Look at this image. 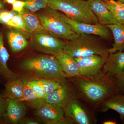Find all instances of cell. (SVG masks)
Wrapping results in <instances>:
<instances>
[{
	"instance_id": "1",
	"label": "cell",
	"mask_w": 124,
	"mask_h": 124,
	"mask_svg": "<svg viewBox=\"0 0 124 124\" xmlns=\"http://www.w3.org/2000/svg\"><path fill=\"white\" fill-rule=\"evenodd\" d=\"M69 78L75 89L78 98L93 109L97 108L108 98L121 92L113 78L102 69L93 76Z\"/></svg>"
},
{
	"instance_id": "2",
	"label": "cell",
	"mask_w": 124,
	"mask_h": 124,
	"mask_svg": "<svg viewBox=\"0 0 124 124\" xmlns=\"http://www.w3.org/2000/svg\"><path fill=\"white\" fill-rule=\"evenodd\" d=\"M23 70L34 79L53 80L62 85L67 82L68 77L62 71L54 55H39L21 62Z\"/></svg>"
},
{
	"instance_id": "3",
	"label": "cell",
	"mask_w": 124,
	"mask_h": 124,
	"mask_svg": "<svg viewBox=\"0 0 124 124\" xmlns=\"http://www.w3.org/2000/svg\"><path fill=\"white\" fill-rule=\"evenodd\" d=\"M100 38L94 35L79 34L73 39L66 41L63 52L75 58L97 54L106 61L109 54L108 48Z\"/></svg>"
},
{
	"instance_id": "4",
	"label": "cell",
	"mask_w": 124,
	"mask_h": 124,
	"mask_svg": "<svg viewBox=\"0 0 124 124\" xmlns=\"http://www.w3.org/2000/svg\"><path fill=\"white\" fill-rule=\"evenodd\" d=\"M48 6L62 12L72 20L85 23H99L88 1L48 0Z\"/></svg>"
},
{
	"instance_id": "5",
	"label": "cell",
	"mask_w": 124,
	"mask_h": 124,
	"mask_svg": "<svg viewBox=\"0 0 124 124\" xmlns=\"http://www.w3.org/2000/svg\"><path fill=\"white\" fill-rule=\"evenodd\" d=\"M35 14L43 28L55 37L69 41L79 35L63 18L58 10L47 6Z\"/></svg>"
},
{
	"instance_id": "6",
	"label": "cell",
	"mask_w": 124,
	"mask_h": 124,
	"mask_svg": "<svg viewBox=\"0 0 124 124\" xmlns=\"http://www.w3.org/2000/svg\"><path fill=\"white\" fill-rule=\"evenodd\" d=\"M66 42L52 35L44 29L37 31L31 36L32 45L37 50L55 55L63 52Z\"/></svg>"
},
{
	"instance_id": "7",
	"label": "cell",
	"mask_w": 124,
	"mask_h": 124,
	"mask_svg": "<svg viewBox=\"0 0 124 124\" xmlns=\"http://www.w3.org/2000/svg\"><path fill=\"white\" fill-rule=\"evenodd\" d=\"M64 110L65 116L73 124H91L96 122L94 117L78 98L72 100Z\"/></svg>"
},
{
	"instance_id": "8",
	"label": "cell",
	"mask_w": 124,
	"mask_h": 124,
	"mask_svg": "<svg viewBox=\"0 0 124 124\" xmlns=\"http://www.w3.org/2000/svg\"><path fill=\"white\" fill-rule=\"evenodd\" d=\"M36 114L40 119L46 124H73L65 116L63 108L46 102L37 110Z\"/></svg>"
},
{
	"instance_id": "9",
	"label": "cell",
	"mask_w": 124,
	"mask_h": 124,
	"mask_svg": "<svg viewBox=\"0 0 124 124\" xmlns=\"http://www.w3.org/2000/svg\"><path fill=\"white\" fill-rule=\"evenodd\" d=\"M78 98L77 93L72 83L64 84L50 93L46 95L45 102L65 109L70 102Z\"/></svg>"
},
{
	"instance_id": "10",
	"label": "cell",
	"mask_w": 124,
	"mask_h": 124,
	"mask_svg": "<svg viewBox=\"0 0 124 124\" xmlns=\"http://www.w3.org/2000/svg\"><path fill=\"white\" fill-rule=\"evenodd\" d=\"M60 13L63 18L70 25L75 32L78 34L84 33L94 35L105 39L111 38V32L106 26L99 23L90 24L76 22L69 18L60 11Z\"/></svg>"
},
{
	"instance_id": "11",
	"label": "cell",
	"mask_w": 124,
	"mask_h": 124,
	"mask_svg": "<svg viewBox=\"0 0 124 124\" xmlns=\"http://www.w3.org/2000/svg\"><path fill=\"white\" fill-rule=\"evenodd\" d=\"M75 58L79 67L80 76H90L98 73L106 61L101 56L97 54Z\"/></svg>"
},
{
	"instance_id": "12",
	"label": "cell",
	"mask_w": 124,
	"mask_h": 124,
	"mask_svg": "<svg viewBox=\"0 0 124 124\" xmlns=\"http://www.w3.org/2000/svg\"><path fill=\"white\" fill-rule=\"evenodd\" d=\"M102 70L113 79L119 75L124 70V52L109 54Z\"/></svg>"
},
{
	"instance_id": "13",
	"label": "cell",
	"mask_w": 124,
	"mask_h": 124,
	"mask_svg": "<svg viewBox=\"0 0 124 124\" xmlns=\"http://www.w3.org/2000/svg\"><path fill=\"white\" fill-rule=\"evenodd\" d=\"M88 1L99 23L104 26L119 23L107 8L103 0H88Z\"/></svg>"
},
{
	"instance_id": "14",
	"label": "cell",
	"mask_w": 124,
	"mask_h": 124,
	"mask_svg": "<svg viewBox=\"0 0 124 124\" xmlns=\"http://www.w3.org/2000/svg\"><path fill=\"white\" fill-rule=\"evenodd\" d=\"M5 99L6 102V112L4 116L12 124L19 123L26 112L24 103L17 100L9 98Z\"/></svg>"
},
{
	"instance_id": "15",
	"label": "cell",
	"mask_w": 124,
	"mask_h": 124,
	"mask_svg": "<svg viewBox=\"0 0 124 124\" xmlns=\"http://www.w3.org/2000/svg\"><path fill=\"white\" fill-rule=\"evenodd\" d=\"M6 35L8 43L12 52H20L28 46L29 42L27 39L29 36L23 32L10 28L7 31Z\"/></svg>"
},
{
	"instance_id": "16",
	"label": "cell",
	"mask_w": 124,
	"mask_h": 124,
	"mask_svg": "<svg viewBox=\"0 0 124 124\" xmlns=\"http://www.w3.org/2000/svg\"><path fill=\"white\" fill-rule=\"evenodd\" d=\"M63 72L68 77L79 76V65L75 58L62 52L55 56Z\"/></svg>"
},
{
	"instance_id": "17",
	"label": "cell",
	"mask_w": 124,
	"mask_h": 124,
	"mask_svg": "<svg viewBox=\"0 0 124 124\" xmlns=\"http://www.w3.org/2000/svg\"><path fill=\"white\" fill-rule=\"evenodd\" d=\"M99 106L102 112H106L109 109L116 112L119 115L121 121L124 124V94L120 92L108 98Z\"/></svg>"
},
{
	"instance_id": "18",
	"label": "cell",
	"mask_w": 124,
	"mask_h": 124,
	"mask_svg": "<svg viewBox=\"0 0 124 124\" xmlns=\"http://www.w3.org/2000/svg\"><path fill=\"white\" fill-rule=\"evenodd\" d=\"M9 58V54L5 46L3 33L0 31V75L7 81L17 79V75L7 66Z\"/></svg>"
},
{
	"instance_id": "19",
	"label": "cell",
	"mask_w": 124,
	"mask_h": 124,
	"mask_svg": "<svg viewBox=\"0 0 124 124\" xmlns=\"http://www.w3.org/2000/svg\"><path fill=\"white\" fill-rule=\"evenodd\" d=\"M25 84L23 81L16 79L8 81L5 85L2 97L19 100L22 98Z\"/></svg>"
},
{
	"instance_id": "20",
	"label": "cell",
	"mask_w": 124,
	"mask_h": 124,
	"mask_svg": "<svg viewBox=\"0 0 124 124\" xmlns=\"http://www.w3.org/2000/svg\"><path fill=\"white\" fill-rule=\"evenodd\" d=\"M113 35L114 42L112 47L108 48L109 54L124 49V24L118 23L106 26Z\"/></svg>"
},
{
	"instance_id": "21",
	"label": "cell",
	"mask_w": 124,
	"mask_h": 124,
	"mask_svg": "<svg viewBox=\"0 0 124 124\" xmlns=\"http://www.w3.org/2000/svg\"><path fill=\"white\" fill-rule=\"evenodd\" d=\"M28 33L31 36L37 31L44 29L35 13L23 9L21 13Z\"/></svg>"
},
{
	"instance_id": "22",
	"label": "cell",
	"mask_w": 124,
	"mask_h": 124,
	"mask_svg": "<svg viewBox=\"0 0 124 124\" xmlns=\"http://www.w3.org/2000/svg\"><path fill=\"white\" fill-rule=\"evenodd\" d=\"M19 101L26 102L29 106L36 110L45 102L44 98L38 97L32 90L25 85L22 98Z\"/></svg>"
},
{
	"instance_id": "23",
	"label": "cell",
	"mask_w": 124,
	"mask_h": 124,
	"mask_svg": "<svg viewBox=\"0 0 124 124\" xmlns=\"http://www.w3.org/2000/svg\"><path fill=\"white\" fill-rule=\"evenodd\" d=\"M104 1V4L117 22L124 24V7L119 1L109 0Z\"/></svg>"
},
{
	"instance_id": "24",
	"label": "cell",
	"mask_w": 124,
	"mask_h": 124,
	"mask_svg": "<svg viewBox=\"0 0 124 124\" xmlns=\"http://www.w3.org/2000/svg\"><path fill=\"white\" fill-rule=\"evenodd\" d=\"M6 26L10 28L17 29L22 31L29 36V37H31L28 31L22 17L20 13H18L15 16L9 21Z\"/></svg>"
},
{
	"instance_id": "25",
	"label": "cell",
	"mask_w": 124,
	"mask_h": 124,
	"mask_svg": "<svg viewBox=\"0 0 124 124\" xmlns=\"http://www.w3.org/2000/svg\"><path fill=\"white\" fill-rule=\"evenodd\" d=\"M26 3L24 8L33 13H36L48 6V0H19Z\"/></svg>"
},
{
	"instance_id": "26",
	"label": "cell",
	"mask_w": 124,
	"mask_h": 124,
	"mask_svg": "<svg viewBox=\"0 0 124 124\" xmlns=\"http://www.w3.org/2000/svg\"><path fill=\"white\" fill-rule=\"evenodd\" d=\"M36 79L42 86L46 95L60 88L63 85L53 80L44 79Z\"/></svg>"
},
{
	"instance_id": "27",
	"label": "cell",
	"mask_w": 124,
	"mask_h": 124,
	"mask_svg": "<svg viewBox=\"0 0 124 124\" xmlns=\"http://www.w3.org/2000/svg\"><path fill=\"white\" fill-rule=\"evenodd\" d=\"M23 81L25 85L32 90L38 97L44 98L46 96L44 92L36 79L24 80Z\"/></svg>"
},
{
	"instance_id": "28",
	"label": "cell",
	"mask_w": 124,
	"mask_h": 124,
	"mask_svg": "<svg viewBox=\"0 0 124 124\" xmlns=\"http://www.w3.org/2000/svg\"><path fill=\"white\" fill-rule=\"evenodd\" d=\"M19 13L13 10H2L0 11V24L6 26L9 21Z\"/></svg>"
},
{
	"instance_id": "29",
	"label": "cell",
	"mask_w": 124,
	"mask_h": 124,
	"mask_svg": "<svg viewBox=\"0 0 124 124\" xmlns=\"http://www.w3.org/2000/svg\"><path fill=\"white\" fill-rule=\"evenodd\" d=\"M114 83L120 92L124 93V70L113 79Z\"/></svg>"
},
{
	"instance_id": "30",
	"label": "cell",
	"mask_w": 124,
	"mask_h": 124,
	"mask_svg": "<svg viewBox=\"0 0 124 124\" xmlns=\"http://www.w3.org/2000/svg\"><path fill=\"white\" fill-rule=\"evenodd\" d=\"M25 4L26 3L23 1L17 0L12 5V10L19 13H21L24 9Z\"/></svg>"
},
{
	"instance_id": "31",
	"label": "cell",
	"mask_w": 124,
	"mask_h": 124,
	"mask_svg": "<svg viewBox=\"0 0 124 124\" xmlns=\"http://www.w3.org/2000/svg\"><path fill=\"white\" fill-rule=\"evenodd\" d=\"M6 112V102L5 99L0 95V117L4 116Z\"/></svg>"
},
{
	"instance_id": "32",
	"label": "cell",
	"mask_w": 124,
	"mask_h": 124,
	"mask_svg": "<svg viewBox=\"0 0 124 124\" xmlns=\"http://www.w3.org/2000/svg\"><path fill=\"white\" fill-rule=\"evenodd\" d=\"M20 124H38L39 122L32 119L26 118L21 120L19 122Z\"/></svg>"
},
{
	"instance_id": "33",
	"label": "cell",
	"mask_w": 124,
	"mask_h": 124,
	"mask_svg": "<svg viewBox=\"0 0 124 124\" xmlns=\"http://www.w3.org/2000/svg\"><path fill=\"white\" fill-rule=\"evenodd\" d=\"M103 124H116L117 122L115 120H107L104 121L103 123Z\"/></svg>"
},
{
	"instance_id": "34",
	"label": "cell",
	"mask_w": 124,
	"mask_h": 124,
	"mask_svg": "<svg viewBox=\"0 0 124 124\" xmlns=\"http://www.w3.org/2000/svg\"><path fill=\"white\" fill-rule=\"evenodd\" d=\"M6 6L4 0H0V11L5 9Z\"/></svg>"
},
{
	"instance_id": "35",
	"label": "cell",
	"mask_w": 124,
	"mask_h": 124,
	"mask_svg": "<svg viewBox=\"0 0 124 124\" xmlns=\"http://www.w3.org/2000/svg\"><path fill=\"white\" fill-rule=\"evenodd\" d=\"M17 0H4V2L5 4L7 3V4H13Z\"/></svg>"
},
{
	"instance_id": "36",
	"label": "cell",
	"mask_w": 124,
	"mask_h": 124,
	"mask_svg": "<svg viewBox=\"0 0 124 124\" xmlns=\"http://www.w3.org/2000/svg\"><path fill=\"white\" fill-rule=\"evenodd\" d=\"M118 1L122 3H124V0H118Z\"/></svg>"
},
{
	"instance_id": "37",
	"label": "cell",
	"mask_w": 124,
	"mask_h": 124,
	"mask_svg": "<svg viewBox=\"0 0 124 124\" xmlns=\"http://www.w3.org/2000/svg\"><path fill=\"white\" fill-rule=\"evenodd\" d=\"M122 5H123V6L124 7V3H122Z\"/></svg>"
},
{
	"instance_id": "38",
	"label": "cell",
	"mask_w": 124,
	"mask_h": 124,
	"mask_svg": "<svg viewBox=\"0 0 124 124\" xmlns=\"http://www.w3.org/2000/svg\"><path fill=\"white\" fill-rule=\"evenodd\" d=\"M103 1H105L109 0H103Z\"/></svg>"
},
{
	"instance_id": "39",
	"label": "cell",
	"mask_w": 124,
	"mask_h": 124,
	"mask_svg": "<svg viewBox=\"0 0 124 124\" xmlns=\"http://www.w3.org/2000/svg\"><path fill=\"white\" fill-rule=\"evenodd\" d=\"M84 0L88 1V0Z\"/></svg>"
},
{
	"instance_id": "40",
	"label": "cell",
	"mask_w": 124,
	"mask_h": 124,
	"mask_svg": "<svg viewBox=\"0 0 124 124\" xmlns=\"http://www.w3.org/2000/svg\"></svg>"
}]
</instances>
